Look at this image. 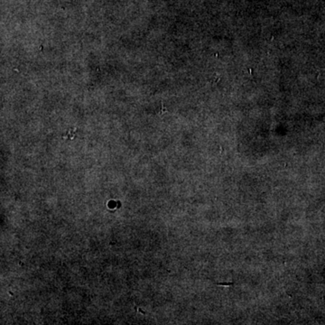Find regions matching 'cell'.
<instances>
[{"label":"cell","mask_w":325,"mask_h":325,"mask_svg":"<svg viewBox=\"0 0 325 325\" xmlns=\"http://www.w3.org/2000/svg\"><path fill=\"white\" fill-rule=\"evenodd\" d=\"M219 286H223V287H229V286H232V283H219L218 284Z\"/></svg>","instance_id":"obj_1"}]
</instances>
